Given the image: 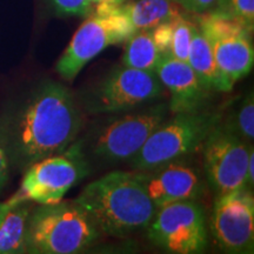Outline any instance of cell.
Wrapping results in <instances>:
<instances>
[{
  "instance_id": "cell-7",
  "label": "cell",
  "mask_w": 254,
  "mask_h": 254,
  "mask_svg": "<svg viewBox=\"0 0 254 254\" xmlns=\"http://www.w3.org/2000/svg\"><path fill=\"white\" fill-rule=\"evenodd\" d=\"M146 230L148 239L167 253H202L207 247L205 212L196 200L160 206Z\"/></svg>"
},
{
  "instance_id": "cell-28",
  "label": "cell",
  "mask_w": 254,
  "mask_h": 254,
  "mask_svg": "<svg viewBox=\"0 0 254 254\" xmlns=\"http://www.w3.org/2000/svg\"><path fill=\"white\" fill-rule=\"evenodd\" d=\"M92 5H109V6H119L126 2L127 0H87Z\"/></svg>"
},
{
  "instance_id": "cell-6",
  "label": "cell",
  "mask_w": 254,
  "mask_h": 254,
  "mask_svg": "<svg viewBox=\"0 0 254 254\" xmlns=\"http://www.w3.org/2000/svg\"><path fill=\"white\" fill-rule=\"evenodd\" d=\"M199 30L213 52L218 75L217 91L231 92L253 67L254 50L251 32L237 21L212 12L201 14Z\"/></svg>"
},
{
  "instance_id": "cell-11",
  "label": "cell",
  "mask_w": 254,
  "mask_h": 254,
  "mask_svg": "<svg viewBox=\"0 0 254 254\" xmlns=\"http://www.w3.org/2000/svg\"><path fill=\"white\" fill-rule=\"evenodd\" d=\"M211 231L226 253H253L254 199L250 189L219 195L212 209Z\"/></svg>"
},
{
  "instance_id": "cell-3",
  "label": "cell",
  "mask_w": 254,
  "mask_h": 254,
  "mask_svg": "<svg viewBox=\"0 0 254 254\" xmlns=\"http://www.w3.org/2000/svg\"><path fill=\"white\" fill-rule=\"evenodd\" d=\"M100 236L94 221L74 200L40 205L28 215L26 252L79 253L93 245Z\"/></svg>"
},
{
  "instance_id": "cell-27",
  "label": "cell",
  "mask_w": 254,
  "mask_h": 254,
  "mask_svg": "<svg viewBox=\"0 0 254 254\" xmlns=\"http://www.w3.org/2000/svg\"><path fill=\"white\" fill-rule=\"evenodd\" d=\"M15 201H18V199L13 195L11 199L7 200V201L0 202V224H1V221H2V219H4L5 214L7 213V211L12 207V205H13ZM20 201H21V200H20Z\"/></svg>"
},
{
  "instance_id": "cell-19",
  "label": "cell",
  "mask_w": 254,
  "mask_h": 254,
  "mask_svg": "<svg viewBox=\"0 0 254 254\" xmlns=\"http://www.w3.org/2000/svg\"><path fill=\"white\" fill-rule=\"evenodd\" d=\"M209 12L237 21L252 33L254 26V0H219Z\"/></svg>"
},
{
  "instance_id": "cell-14",
  "label": "cell",
  "mask_w": 254,
  "mask_h": 254,
  "mask_svg": "<svg viewBox=\"0 0 254 254\" xmlns=\"http://www.w3.org/2000/svg\"><path fill=\"white\" fill-rule=\"evenodd\" d=\"M155 74L161 84L170 91L171 100L168 109L172 113L200 109L209 94L200 84L189 63L173 58L170 55L161 56L155 68Z\"/></svg>"
},
{
  "instance_id": "cell-5",
  "label": "cell",
  "mask_w": 254,
  "mask_h": 254,
  "mask_svg": "<svg viewBox=\"0 0 254 254\" xmlns=\"http://www.w3.org/2000/svg\"><path fill=\"white\" fill-rule=\"evenodd\" d=\"M134 32L118 6L97 5L64 51L57 72L65 80L73 81L92 59L107 47L126 41Z\"/></svg>"
},
{
  "instance_id": "cell-17",
  "label": "cell",
  "mask_w": 254,
  "mask_h": 254,
  "mask_svg": "<svg viewBox=\"0 0 254 254\" xmlns=\"http://www.w3.org/2000/svg\"><path fill=\"white\" fill-rule=\"evenodd\" d=\"M187 63L206 91H217L218 75L211 45L198 27L193 25Z\"/></svg>"
},
{
  "instance_id": "cell-9",
  "label": "cell",
  "mask_w": 254,
  "mask_h": 254,
  "mask_svg": "<svg viewBox=\"0 0 254 254\" xmlns=\"http://www.w3.org/2000/svg\"><path fill=\"white\" fill-rule=\"evenodd\" d=\"M87 173V164L80 154L51 155L27 167L20 190L14 196L39 205L56 204Z\"/></svg>"
},
{
  "instance_id": "cell-25",
  "label": "cell",
  "mask_w": 254,
  "mask_h": 254,
  "mask_svg": "<svg viewBox=\"0 0 254 254\" xmlns=\"http://www.w3.org/2000/svg\"><path fill=\"white\" fill-rule=\"evenodd\" d=\"M8 157L4 148L0 147V190L5 186L8 179Z\"/></svg>"
},
{
  "instance_id": "cell-20",
  "label": "cell",
  "mask_w": 254,
  "mask_h": 254,
  "mask_svg": "<svg viewBox=\"0 0 254 254\" xmlns=\"http://www.w3.org/2000/svg\"><path fill=\"white\" fill-rule=\"evenodd\" d=\"M193 24L190 23L182 14H178L172 19V37L170 47L166 55L172 56L183 62H187L189 51L192 38Z\"/></svg>"
},
{
  "instance_id": "cell-1",
  "label": "cell",
  "mask_w": 254,
  "mask_h": 254,
  "mask_svg": "<svg viewBox=\"0 0 254 254\" xmlns=\"http://www.w3.org/2000/svg\"><path fill=\"white\" fill-rule=\"evenodd\" d=\"M82 125L81 113L67 87L56 81L40 84L24 101L8 127V146L15 163L28 167L62 154Z\"/></svg>"
},
{
  "instance_id": "cell-13",
  "label": "cell",
  "mask_w": 254,
  "mask_h": 254,
  "mask_svg": "<svg viewBox=\"0 0 254 254\" xmlns=\"http://www.w3.org/2000/svg\"><path fill=\"white\" fill-rule=\"evenodd\" d=\"M134 174L157 208L177 201L198 200L204 194L201 173L184 158L151 170L135 171Z\"/></svg>"
},
{
  "instance_id": "cell-10",
  "label": "cell",
  "mask_w": 254,
  "mask_h": 254,
  "mask_svg": "<svg viewBox=\"0 0 254 254\" xmlns=\"http://www.w3.org/2000/svg\"><path fill=\"white\" fill-rule=\"evenodd\" d=\"M166 116V106L158 105L113 120L98 133L93 144L94 155L110 161L132 159Z\"/></svg>"
},
{
  "instance_id": "cell-23",
  "label": "cell",
  "mask_w": 254,
  "mask_h": 254,
  "mask_svg": "<svg viewBox=\"0 0 254 254\" xmlns=\"http://www.w3.org/2000/svg\"><path fill=\"white\" fill-rule=\"evenodd\" d=\"M151 32L161 55H166L170 47L171 37H172V20L157 25L155 27L151 28Z\"/></svg>"
},
{
  "instance_id": "cell-16",
  "label": "cell",
  "mask_w": 254,
  "mask_h": 254,
  "mask_svg": "<svg viewBox=\"0 0 254 254\" xmlns=\"http://www.w3.org/2000/svg\"><path fill=\"white\" fill-rule=\"evenodd\" d=\"M31 207L27 201H15L0 224V254L26 252V230Z\"/></svg>"
},
{
  "instance_id": "cell-26",
  "label": "cell",
  "mask_w": 254,
  "mask_h": 254,
  "mask_svg": "<svg viewBox=\"0 0 254 254\" xmlns=\"http://www.w3.org/2000/svg\"><path fill=\"white\" fill-rule=\"evenodd\" d=\"M254 152H253V146L250 151V157H249V164H247V172H246V187L247 189H253L254 186Z\"/></svg>"
},
{
  "instance_id": "cell-18",
  "label": "cell",
  "mask_w": 254,
  "mask_h": 254,
  "mask_svg": "<svg viewBox=\"0 0 254 254\" xmlns=\"http://www.w3.org/2000/svg\"><path fill=\"white\" fill-rule=\"evenodd\" d=\"M161 56L163 55L155 44L151 30L135 31L126 40L122 65L155 72Z\"/></svg>"
},
{
  "instance_id": "cell-4",
  "label": "cell",
  "mask_w": 254,
  "mask_h": 254,
  "mask_svg": "<svg viewBox=\"0 0 254 254\" xmlns=\"http://www.w3.org/2000/svg\"><path fill=\"white\" fill-rule=\"evenodd\" d=\"M220 119L219 113L201 109L174 113L172 119H165L148 136L131 159L132 166L136 171L151 170L194 153Z\"/></svg>"
},
{
  "instance_id": "cell-12",
  "label": "cell",
  "mask_w": 254,
  "mask_h": 254,
  "mask_svg": "<svg viewBox=\"0 0 254 254\" xmlns=\"http://www.w3.org/2000/svg\"><path fill=\"white\" fill-rule=\"evenodd\" d=\"M163 93V84L155 72L119 66L101 82L91 99L93 112L114 113L133 109Z\"/></svg>"
},
{
  "instance_id": "cell-2",
  "label": "cell",
  "mask_w": 254,
  "mask_h": 254,
  "mask_svg": "<svg viewBox=\"0 0 254 254\" xmlns=\"http://www.w3.org/2000/svg\"><path fill=\"white\" fill-rule=\"evenodd\" d=\"M101 233L123 238L146 230L157 211L134 172L113 171L94 180L74 199Z\"/></svg>"
},
{
  "instance_id": "cell-8",
  "label": "cell",
  "mask_w": 254,
  "mask_h": 254,
  "mask_svg": "<svg viewBox=\"0 0 254 254\" xmlns=\"http://www.w3.org/2000/svg\"><path fill=\"white\" fill-rule=\"evenodd\" d=\"M201 147L206 178L215 195L247 189L246 172L252 146L230 127L219 123Z\"/></svg>"
},
{
  "instance_id": "cell-24",
  "label": "cell",
  "mask_w": 254,
  "mask_h": 254,
  "mask_svg": "<svg viewBox=\"0 0 254 254\" xmlns=\"http://www.w3.org/2000/svg\"><path fill=\"white\" fill-rule=\"evenodd\" d=\"M172 1L192 13L204 14L213 9L219 0H172Z\"/></svg>"
},
{
  "instance_id": "cell-21",
  "label": "cell",
  "mask_w": 254,
  "mask_h": 254,
  "mask_svg": "<svg viewBox=\"0 0 254 254\" xmlns=\"http://www.w3.org/2000/svg\"><path fill=\"white\" fill-rule=\"evenodd\" d=\"M237 129L234 132L245 141H252L254 138V98L251 91L241 103L237 113Z\"/></svg>"
},
{
  "instance_id": "cell-15",
  "label": "cell",
  "mask_w": 254,
  "mask_h": 254,
  "mask_svg": "<svg viewBox=\"0 0 254 254\" xmlns=\"http://www.w3.org/2000/svg\"><path fill=\"white\" fill-rule=\"evenodd\" d=\"M118 9L128 19L134 31L151 30L179 14L177 4L172 0H135L124 2Z\"/></svg>"
},
{
  "instance_id": "cell-22",
  "label": "cell",
  "mask_w": 254,
  "mask_h": 254,
  "mask_svg": "<svg viewBox=\"0 0 254 254\" xmlns=\"http://www.w3.org/2000/svg\"><path fill=\"white\" fill-rule=\"evenodd\" d=\"M50 2L56 13L63 17H88L93 12L87 0H50Z\"/></svg>"
}]
</instances>
